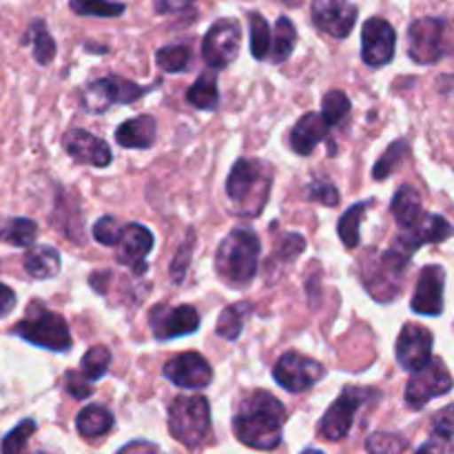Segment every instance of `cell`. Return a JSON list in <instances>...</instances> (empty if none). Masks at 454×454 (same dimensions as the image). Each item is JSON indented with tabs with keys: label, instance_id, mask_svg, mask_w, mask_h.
<instances>
[{
	"label": "cell",
	"instance_id": "cell-1",
	"mask_svg": "<svg viewBox=\"0 0 454 454\" xmlns=\"http://www.w3.org/2000/svg\"><path fill=\"white\" fill-rule=\"evenodd\" d=\"M286 408L266 390H253L239 402L233 417V433L253 450H275L282 442Z\"/></svg>",
	"mask_w": 454,
	"mask_h": 454
},
{
	"label": "cell",
	"instance_id": "cell-2",
	"mask_svg": "<svg viewBox=\"0 0 454 454\" xmlns=\"http://www.w3.org/2000/svg\"><path fill=\"white\" fill-rule=\"evenodd\" d=\"M273 168L257 158H239L226 180V195L239 215H260L269 202Z\"/></svg>",
	"mask_w": 454,
	"mask_h": 454
},
{
	"label": "cell",
	"instance_id": "cell-3",
	"mask_svg": "<svg viewBox=\"0 0 454 454\" xmlns=\"http://www.w3.org/2000/svg\"><path fill=\"white\" fill-rule=\"evenodd\" d=\"M262 244L253 231L235 229L222 239L215 253V270L224 284L242 288L253 282L260 266Z\"/></svg>",
	"mask_w": 454,
	"mask_h": 454
},
{
	"label": "cell",
	"instance_id": "cell-4",
	"mask_svg": "<svg viewBox=\"0 0 454 454\" xmlns=\"http://www.w3.org/2000/svg\"><path fill=\"white\" fill-rule=\"evenodd\" d=\"M211 430V408L202 395H182L168 406V433L186 448H198Z\"/></svg>",
	"mask_w": 454,
	"mask_h": 454
},
{
	"label": "cell",
	"instance_id": "cell-5",
	"mask_svg": "<svg viewBox=\"0 0 454 454\" xmlns=\"http://www.w3.org/2000/svg\"><path fill=\"white\" fill-rule=\"evenodd\" d=\"M411 262L388 248L371 251L362 260V279L366 291L377 301H393L402 293V279Z\"/></svg>",
	"mask_w": 454,
	"mask_h": 454
},
{
	"label": "cell",
	"instance_id": "cell-6",
	"mask_svg": "<svg viewBox=\"0 0 454 454\" xmlns=\"http://www.w3.org/2000/svg\"><path fill=\"white\" fill-rule=\"evenodd\" d=\"M13 335L22 337L29 344L40 346V348L53 350V353H67L74 346L65 317L44 309H38L35 315H29L22 322H18L13 326Z\"/></svg>",
	"mask_w": 454,
	"mask_h": 454
},
{
	"label": "cell",
	"instance_id": "cell-7",
	"mask_svg": "<svg viewBox=\"0 0 454 454\" xmlns=\"http://www.w3.org/2000/svg\"><path fill=\"white\" fill-rule=\"evenodd\" d=\"M242 47V27L233 18H222L207 31L202 43V58L211 69H224L238 58Z\"/></svg>",
	"mask_w": 454,
	"mask_h": 454
},
{
	"label": "cell",
	"instance_id": "cell-8",
	"mask_svg": "<svg viewBox=\"0 0 454 454\" xmlns=\"http://www.w3.org/2000/svg\"><path fill=\"white\" fill-rule=\"evenodd\" d=\"M452 386L454 380L450 372H448L446 364L442 359L433 357V362L426 364L417 372H412L411 381L406 386V403L415 408V411H419V408H424L433 399L450 393Z\"/></svg>",
	"mask_w": 454,
	"mask_h": 454
},
{
	"label": "cell",
	"instance_id": "cell-9",
	"mask_svg": "<svg viewBox=\"0 0 454 454\" xmlns=\"http://www.w3.org/2000/svg\"><path fill=\"white\" fill-rule=\"evenodd\" d=\"M149 89L151 87H137L136 82L120 78V75H106V78L93 80L91 84H87V89H84V109L102 114V111L114 105H129V102L140 100Z\"/></svg>",
	"mask_w": 454,
	"mask_h": 454
},
{
	"label": "cell",
	"instance_id": "cell-10",
	"mask_svg": "<svg viewBox=\"0 0 454 454\" xmlns=\"http://www.w3.org/2000/svg\"><path fill=\"white\" fill-rule=\"evenodd\" d=\"M366 399H371V393L366 388H359V386H348V388L341 390L340 397L333 402L326 415L322 417L319 434L324 439H328V442H340V439H344L350 433V428H353V421L359 406Z\"/></svg>",
	"mask_w": 454,
	"mask_h": 454
},
{
	"label": "cell",
	"instance_id": "cell-11",
	"mask_svg": "<svg viewBox=\"0 0 454 454\" xmlns=\"http://www.w3.org/2000/svg\"><path fill=\"white\" fill-rule=\"evenodd\" d=\"M326 368L315 359L300 353H286L278 359L273 368V377L288 393H306L319 380H324Z\"/></svg>",
	"mask_w": 454,
	"mask_h": 454
},
{
	"label": "cell",
	"instance_id": "cell-12",
	"mask_svg": "<svg viewBox=\"0 0 454 454\" xmlns=\"http://www.w3.org/2000/svg\"><path fill=\"white\" fill-rule=\"evenodd\" d=\"M450 235H454V229L446 217L434 215V213H424V217H421L415 226L402 231V235L395 239V244L390 248H393L397 255H402L406 262H411V257L415 255L424 244H439L443 242V239L450 238Z\"/></svg>",
	"mask_w": 454,
	"mask_h": 454
},
{
	"label": "cell",
	"instance_id": "cell-13",
	"mask_svg": "<svg viewBox=\"0 0 454 454\" xmlns=\"http://www.w3.org/2000/svg\"><path fill=\"white\" fill-rule=\"evenodd\" d=\"M443 31L439 18H419L408 29V53L417 65H434L443 56Z\"/></svg>",
	"mask_w": 454,
	"mask_h": 454
},
{
	"label": "cell",
	"instance_id": "cell-14",
	"mask_svg": "<svg viewBox=\"0 0 454 454\" xmlns=\"http://www.w3.org/2000/svg\"><path fill=\"white\" fill-rule=\"evenodd\" d=\"M164 377L177 388L202 390L213 381V368L207 359L195 350L180 353L164 364Z\"/></svg>",
	"mask_w": 454,
	"mask_h": 454
},
{
	"label": "cell",
	"instance_id": "cell-15",
	"mask_svg": "<svg viewBox=\"0 0 454 454\" xmlns=\"http://www.w3.org/2000/svg\"><path fill=\"white\" fill-rule=\"evenodd\" d=\"M149 326L158 340H176L200 328V315L193 306H155L149 313Z\"/></svg>",
	"mask_w": 454,
	"mask_h": 454
},
{
	"label": "cell",
	"instance_id": "cell-16",
	"mask_svg": "<svg viewBox=\"0 0 454 454\" xmlns=\"http://www.w3.org/2000/svg\"><path fill=\"white\" fill-rule=\"evenodd\" d=\"M397 34L384 18H371L362 29V58L368 67H384L395 58Z\"/></svg>",
	"mask_w": 454,
	"mask_h": 454
},
{
	"label": "cell",
	"instance_id": "cell-17",
	"mask_svg": "<svg viewBox=\"0 0 454 454\" xmlns=\"http://www.w3.org/2000/svg\"><path fill=\"white\" fill-rule=\"evenodd\" d=\"M433 333L417 324H406L397 337V362L406 371L417 372L433 362Z\"/></svg>",
	"mask_w": 454,
	"mask_h": 454
},
{
	"label": "cell",
	"instance_id": "cell-18",
	"mask_svg": "<svg viewBox=\"0 0 454 454\" xmlns=\"http://www.w3.org/2000/svg\"><path fill=\"white\" fill-rule=\"evenodd\" d=\"M357 20V7L350 0H315L313 22L333 38H346Z\"/></svg>",
	"mask_w": 454,
	"mask_h": 454
},
{
	"label": "cell",
	"instance_id": "cell-19",
	"mask_svg": "<svg viewBox=\"0 0 454 454\" xmlns=\"http://www.w3.org/2000/svg\"><path fill=\"white\" fill-rule=\"evenodd\" d=\"M443 286H446V270L437 264L426 266L417 279L412 310L426 317H439L443 313Z\"/></svg>",
	"mask_w": 454,
	"mask_h": 454
},
{
	"label": "cell",
	"instance_id": "cell-20",
	"mask_svg": "<svg viewBox=\"0 0 454 454\" xmlns=\"http://www.w3.org/2000/svg\"><path fill=\"white\" fill-rule=\"evenodd\" d=\"M153 251V233L142 224H127L118 244V264L131 266L137 275L145 273L146 255Z\"/></svg>",
	"mask_w": 454,
	"mask_h": 454
},
{
	"label": "cell",
	"instance_id": "cell-21",
	"mask_svg": "<svg viewBox=\"0 0 454 454\" xmlns=\"http://www.w3.org/2000/svg\"><path fill=\"white\" fill-rule=\"evenodd\" d=\"M65 151L75 162L89 167H109L114 158L109 145L84 129H71L69 133H65Z\"/></svg>",
	"mask_w": 454,
	"mask_h": 454
},
{
	"label": "cell",
	"instance_id": "cell-22",
	"mask_svg": "<svg viewBox=\"0 0 454 454\" xmlns=\"http://www.w3.org/2000/svg\"><path fill=\"white\" fill-rule=\"evenodd\" d=\"M328 124L322 118V114H306L297 120V124L291 131V146L295 153L310 155L319 142L326 140Z\"/></svg>",
	"mask_w": 454,
	"mask_h": 454
},
{
	"label": "cell",
	"instance_id": "cell-23",
	"mask_svg": "<svg viewBox=\"0 0 454 454\" xmlns=\"http://www.w3.org/2000/svg\"><path fill=\"white\" fill-rule=\"evenodd\" d=\"M158 136V124L151 115H137L115 129V140L124 149H149Z\"/></svg>",
	"mask_w": 454,
	"mask_h": 454
},
{
	"label": "cell",
	"instance_id": "cell-24",
	"mask_svg": "<svg viewBox=\"0 0 454 454\" xmlns=\"http://www.w3.org/2000/svg\"><path fill=\"white\" fill-rule=\"evenodd\" d=\"M27 275L34 279H51L60 273V253L53 247H31L22 260Z\"/></svg>",
	"mask_w": 454,
	"mask_h": 454
},
{
	"label": "cell",
	"instance_id": "cell-25",
	"mask_svg": "<svg viewBox=\"0 0 454 454\" xmlns=\"http://www.w3.org/2000/svg\"><path fill=\"white\" fill-rule=\"evenodd\" d=\"M390 211H393L395 222L402 226V231L415 226L424 217V208H421V198L417 193V189H412V186H399V191L393 198V204H390Z\"/></svg>",
	"mask_w": 454,
	"mask_h": 454
},
{
	"label": "cell",
	"instance_id": "cell-26",
	"mask_svg": "<svg viewBox=\"0 0 454 454\" xmlns=\"http://www.w3.org/2000/svg\"><path fill=\"white\" fill-rule=\"evenodd\" d=\"M75 428L84 439L105 437L114 428V415L105 406H87L75 417Z\"/></svg>",
	"mask_w": 454,
	"mask_h": 454
},
{
	"label": "cell",
	"instance_id": "cell-27",
	"mask_svg": "<svg viewBox=\"0 0 454 454\" xmlns=\"http://www.w3.org/2000/svg\"><path fill=\"white\" fill-rule=\"evenodd\" d=\"M186 102L195 109L213 111L220 102V91H217V71L208 69L195 80L186 91Z\"/></svg>",
	"mask_w": 454,
	"mask_h": 454
},
{
	"label": "cell",
	"instance_id": "cell-28",
	"mask_svg": "<svg viewBox=\"0 0 454 454\" xmlns=\"http://www.w3.org/2000/svg\"><path fill=\"white\" fill-rule=\"evenodd\" d=\"M368 207H371V202L353 204V207H350L348 211H346L344 215L340 217V224H337V233H340V239L344 242V247L350 248V251L359 247V239H362V235H359V229H362L364 213H366Z\"/></svg>",
	"mask_w": 454,
	"mask_h": 454
},
{
	"label": "cell",
	"instance_id": "cell-29",
	"mask_svg": "<svg viewBox=\"0 0 454 454\" xmlns=\"http://www.w3.org/2000/svg\"><path fill=\"white\" fill-rule=\"evenodd\" d=\"M248 313H251V304H247V301H239V304L229 306V309H224L220 313L215 333L220 337H224V340H231V341L238 340V337L242 335V328L244 324H247Z\"/></svg>",
	"mask_w": 454,
	"mask_h": 454
},
{
	"label": "cell",
	"instance_id": "cell-30",
	"mask_svg": "<svg viewBox=\"0 0 454 454\" xmlns=\"http://www.w3.org/2000/svg\"><path fill=\"white\" fill-rule=\"evenodd\" d=\"M35 235H38V224L29 217H13L0 231V239L16 248H31Z\"/></svg>",
	"mask_w": 454,
	"mask_h": 454
},
{
	"label": "cell",
	"instance_id": "cell-31",
	"mask_svg": "<svg viewBox=\"0 0 454 454\" xmlns=\"http://www.w3.org/2000/svg\"><path fill=\"white\" fill-rule=\"evenodd\" d=\"M297 43V31L288 18H279L278 25H275L273 34V47H270V60L273 62H284L293 53Z\"/></svg>",
	"mask_w": 454,
	"mask_h": 454
},
{
	"label": "cell",
	"instance_id": "cell-32",
	"mask_svg": "<svg viewBox=\"0 0 454 454\" xmlns=\"http://www.w3.org/2000/svg\"><path fill=\"white\" fill-rule=\"evenodd\" d=\"M273 47V34L262 13H251V53L257 60H264L270 56Z\"/></svg>",
	"mask_w": 454,
	"mask_h": 454
},
{
	"label": "cell",
	"instance_id": "cell-33",
	"mask_svg": "<svg viewBox=\"0 0 454 454\" xmlns=\"http://www.w3.org/2000/svg\"><path fill=\"white\" fill-rule=\"evenodd\" d=\"M27 40L34 43V58L38 65H49V62L56 58V43H53V38L49 35L47 27H44L43 20H35L34 25L29 27Z\"/></svg>",
	"mask_w": 454,
	"mask_h": 454
},
{
	"label": "cell",
	"instance_id": "cell-34",
	"mask_svg": "<svg viewBox=\"0 0 454 454\" xmlns=\"http://www.w3.org/2000/svg\"><path fill=\"white\" fill-rule=\"evenodd\" d=\"M111 364V353L106 346H93L80 362V375L87 381H98L106 375V368Z\"/></svg>",
	"mask_w": 454,
	"mask_h": 454
},
{
	"label": "cell",
	"instance_id": "cell-35",
	"mask_svg": "<svg viewBox=\"0 0 454 454\" xmlns=\"http://www.w3.org/2000/svg\"><path fill=\"white\" fill-rule=\"evenodd\" d=\"M155 62L162 71L167 74H180L189 67L191 62V51L184 44H171V47H162L155 53Z\"/></svg>",
	"mask_w": 454,
	"mask_h": 454
},
{
	"label": "cell",
	"instance_id": "cell-36",
	"mask_svg": "<svg viewBox=\"0 0 454 454\" xmlns=\"http://www.w3.org/2000/svg\"><path fill=\"white\" fill-rule=\"evenodd\" d=\"M350 114V100L344 91H328L322 100V118L328 127H337Z\"/></svg>",
	"mask_w": 454,
	"mask_h": 454
},
{
	"label": "cell",
	"instance_id": "cell-37",
	"mask_svg": "<svg viewBox=\"0 0 454 454\" xmlns=\"http://www.w3.org/2000/svg\"><path fill=\"white\" fill-rule=\"evenodd\" d=\"M69 4L78 16L115 18L124 13V4L109 3V0H71Z\"/></svg>",
	"mask_w": 454,
	"mask_h": 454
},
{
	"label": "cell",
	"instance_id": "cell-38",
	"mask_svg": "<svg viewBox=\"0 0 454 454\" xmlns=\"http://www.w3.org/2000/svg\"><path fill=\"white\" fill-rule=\"evenodd\" d=\"M406 151H408L406 140L393 142V145L388 146V151H386V153L377 160L375 168H372V176H375V180H384V177H388L390 173L397 171V167L403 162V158H406Z\"/></svg>",
	"mask_w": 454,
	"mask_h": 454
},
{
	"label": "cell",
	"instance_id": "cell-39",
	"mask_svg": "<svg viewBox=\"0 0 454 454\" xmlns=\"http://www.w3.org/2000/svg\"><path fill=\"white\" fill-rule=\"evenodd\" d=\"M35 421L25 419L3 439V446H0V454H22L27 448V442L31 439V434L35 433Z\"/></svg>",
	"mask_w": 454,
	"mask_h": 454
},
{
	"label": "cell",
	"instance_id": "cell-40",
	"mask_svg": "<svg viewBox=\"0 0 454 454\" xmlns=\"http://www.w3.org/2000/svg\"><path fill=\"white\" fill-rule=\"evenodd\" d=\"M408 442L395 433H372L366 439V450L371 454H403Z\"/></svg>",
	"mask_w": 454,
	"mask_h": 454
},
{
	"label": "cell",
	"instance_id": "cell-41",
	"mask_svg": "<svg viewBox=\"0 0 454 454\" xmlns=\"http://www.w3.org/2000/svg\"><path fill=\"white\" fill-rule=\"evenodd\" d=\"M120 238H122V226L118 224L115 217L105 215L93 224V239L100 242L102 247H118Z\"/></svg>",
	"mask_w": 454,
	"mask_h": 454
},
{
	"label": "cell",
	"instance_id": "cell-42",
	"mask_svg": "<svg viewBox=\"0 0 454 454\" xmlns=\"http://www.w3.org/2000/svg\"><path fill=\"white\" fill-rule=\"evenodd\" d=\"M193 242H195V233L193 231H189V235H186V239L182 242V247L177 248L176 257H173V262H171L173 282H182V279H184L186 269H189V264H191V255H193Z\"/></svg>",
	"mask_w": 454,
	"mask_h": 454
},
{
	"label": "cell",
	"instance_id": "cell-43",
	"mask_svg": "<svg viewBox=\"0 0 454 454\" xmlns=\"http://www.w3.org/2000/svg\"><path fill=\"white\" fill-rule=\"evenodd\" d=\"M306 200H315V202L324 204V207H337L340 204V191L324 180H313L306 189Z\"/></svg>",
	"mask_w": 454,
	"mask_h": 454
},
{
	"label": "cell",
	"instance_id": "cell-44",
	"mask_svg": "<svg viewBox=\"0 0 454 454\" xmlns=\"http://www.w3.org/2000/svg\"><path fill=\"white\" fill-rule=\"evenodd\" d=\"M433 437L434 442H450L454 437V403L434 415Z\"/></svg>",
	"mask_w": 454,
	"mask_h": 454
},
{
	"label": "cell",
	"instance_id": "cell-45",
	"mask_svg": "<svg viewBox=\"0 0 454 454\" xmlns=\"http://www.w3.org/2000/svg\"><path fill=\"white\" fill-rule=\"evenodd\" d=\"M67 393L75 399H87L93 395V388L80 372H67Z\"/></svg>",
	"mask_w": 454,
	"mask_h": 454
},
{
	"label": "cell",
	"instance_id": "cell-46",
	"mask_svg": "<svg viewBox=\"0 0 454 454\" xmlns=\"http://www.w3.org/2000/svg\"><path fill=\"white\" fill-rule=\"evenodd\" d=\"M13 309H16V293L4 286V284H0V319L7 317Z\"/></svg>",
	"mask_w": 454,
	"mask_h": 454
},
{
	"label": "cell",
	"instance_id": "cell-47",
	"mask_svg": "<svg viewBox=\"0 0 454 454\" xmlns=\"http://www.w3.org/2000/svg\"><path fill=\"white\" fill-rule=\"evenodd\" d=\"M193 3L195 0H155V9H158V13H176Z\"/></svg>",
	"mask_w": 454,
	"mask_h": 454
},
{
	"label": "cell",
	"instance_id": "cell-48",
	"mask_svg": "<svg viewBox=\"0 0 454 454\" xmlns=\"http://www.w3.org/2000/svg\"><path fill=\"white\" fill-rule=\"evenodd\" d=\"M115 454H158V448L149 442H131Z\"/></svg>",
	"mask_w": 454,
	"mask_h": 454
},
{
	"label": "cell",
	"instance_id": "cell-49",
	"mask_svg": "<svg viewBox=\"0 0 454 454\" xmlns=\"http://www.w3.org/2000/svg\"><path fill=\"white\" fill-rule=\"evenodd\" d=\"M415 454H442V452L437 450V442H430V443H426L424 448H419Z\"/></svg>",
	"mask_w": 454,
	"mask_h": 454
},
{
	"label": "cell",
	"instance_id": "cell-50",
	"mask_svg": "<svg viewBox=\"0 0 454 454\" xmlns=\"http://www.w3.org/2000/svg\"><path fill=\"white\" fill-rule=\"evenodd\" d=\"M301 454H324V452H319V450H304Z\"/></svg>",
	"mask_w": 454,
	"mask_h": 454
}]
</instances>
